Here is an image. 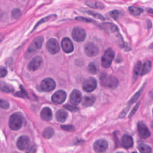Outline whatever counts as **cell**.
I'll return each mask as SVG.
<instances>
[{
	"label": "cell",
	"instance_id": "obj_22",
	"mask_svg": "<svg viewBox=\"0 0 153 153\" xmlns=\"http://www.w3.org/2000/svg\"><path fill=\"white\" fill-rule=\"evenodd\" d=\"M151 69V62L149 60H146L141 66L140 75H143L148 74Z\"/></svg>",
	"mask_w": 153,
	"mask_h": 153
},
{
	"label": "cell",
	"instance_id": "obj_37",
	"mask_svg": "<svg viewBox=\"0 0 153 153\" xmlns=\"http://www.w3.org/2000/svg\"><path fill=\"white\" fill-rule=\"evenodd\" d=\"M9 106H10V105L8 102H7L6 100H4L3 99L1 100V108L7 109L9 108Z\"/></svg>",
	"mask_w": 153,
	"mask_h": 153
},
{
	"label": "cell",
	"instance_id": "obj_47",
	"mask_svg": "<svg viewBox=\"0 0 153 153\" xmlns=\"http://www.w3.org/2000/svg\"><path fill=\"white\" fill-rule=\"evenodd\" d=\"M117 153H123V152H117Z\"/></svg>",
	"mask_w": 153,
	"mask_h": 153
},
{
	"label": "cell",
	"instance_id": "obj_4",
	"mask_svg": "<svg viewBox=\"0 0 153 153\" xmlns=\"http://www.w3.org/2000/svg\"><path fill=\"white\" fill-rule=\"evenodd\" d=\"M72 36L75 41L82 42L84 41L86 37V33L84 29L82 28L79 27H75L72 30Z\"/></svg>",
	"mask_w": 153,
	"mask_h": 153
},
{
	"label": "cell",
	"instance_id": "obj_48",
	"mask_svg": "<svg viewBox=\"0 0 153 153\" xmlns=\"http://www.w3.org/2000/svg\"><path fill=\"white\" fill-rule=\"evenodd\" d=\"M132 153H136V152H132Z\"/></svg>",
	"mask_w": 153,
	"mask_h": 153
},
{
	"label": "cell",
	"instance_id": "obj_12",
	"mask_svg": "<svg viewBox=\"0 0 153 153\" xmlns=\"http://www.w3.org/2000/svg\"><path fill=\"white\" fill-rule=\"evenodd\" d=\"M137 131L140 137L143 139L148 138L150 136L148 128L142 121H139L137 123Z\"/></svg>",
	"mask_w": 153,
	"mask_h": 153
},
{
	"label": "cell",
	"instance_id": "obj_14",
	"mask_svg": "<svg viewBox=\"0 0 153 153\" xmlns=\"http://www.w3.org/2000/svg\"><path fill=\"white\" fill-rule=\"evenodd\" d=\"M81 100L82 95L81 92L78 90H74L70 94V103L73 105H77L81 102Z\"/></svg>",
	"mask_w": 153,
	"mask_h": 153
},
{
	"label": "cell",
	"instance_id": "obj_2",
	"mask_svg": "<svg viewBox=\"0 0 153 153\" xmlns=\"http://www.w3.org/2000/svg\"><path fill=\"white\" fill-rule=\"evenodd\" d=\"M114 51L111 48H108L102 57V66L105 68H109L114 57Z\"/></svg>",
	"mask_w": 153,
	"mask_h": 153
},
{
	"label": "cell",
	"instance_id": "obj_46",
	"mask_svg": "<svg viewBox=\"0 0 153 153\" xmlns=\"http://www.w3.org/2000/svg\"><path fill=\"white\" fill-rule=\"evenodd\" d=\"M151 128L153 129V121L152 122V123H151Z\"/></svg>",
	"mask_w": 153,
	"mask_h": 153
},
{
	"label": "cell",
	"instance_id": "obj_42",
	"mask_svg": "<svg viewBox=\"0 0 153 153\" xmlns=\"http://www.w3.org/2000/svg\"><path fill=\"white\" fill-rule=\"evenodd\" d=\"M35 152H36V148L35 146H32L29 149V150L27 151L26 153H35Z\"/></svg>",
	"mask_w": 153,
	"mask_h": 153
},
{
	"label": "cell",
	"instance_id": "obj_3",
	"mask_svg": "<svg viewBox=\"0 0 153 153\" xmlns=\"http://www.w3.org/2000/svg\"><path fill=\"white\" fill-rule=\"evenodd\" d=\"M22 126V118L19 113H15L11 115L9 120V126L12 130H17Z\"/></svg>",
	"mask_w": 153,
	"mask_h": 153
},
{
	"label": "cell",
	"instance_id": "obj_9",
	"mask_svg": "<svg viewBox=\"0 0 153 153\" xmlns=\"http://www.w3.org/2000/svg\"><path fill=\"white\" fill-rule=\"evenodd\" d=\"M108 148V144L106 140L104 139H99L93 144V149L97 153L105 152Z\"/></svg>",
	"mask_w": 153,
	"mask_h": 153
},
{
	"label": "cell",
	"instance_id": "obj_40",
	"mask_svg": "<svg viewBox=\"0 0 153 153\" xmlns=\"http://www.w3.org/2000/svg\"><path fill=\"white\" fill-rule=\"evenodd\" d=\"M139 105H140V102H139L136 104V105L134 107V108L132 109V111H131V113H130V115H129V117H131L136 112V111H137V108H138Z\"/></svg>",
	"mask_w": 153,
	"mask_h": 153
},
{
	"label": "cell",
	"instance_id": "obj_29",
	"mask_svg": "<svg viewBox=\"0 0 153 153\" xmlns=\"http://www.w3.org/2000/svg\"><path fill=\"white\" fill-rule=\"evenodd\" d=\"M1 90L2 92H6V93H10L13 91V87L9 84H7L6 83L2 82L1 84Z\"/></svg>",
	"mask_w": 153,
	"mask_h": 153
},
{
	"label": "cell",
	"instance_id": "obj_43",
	"mask_svg": "<svg viewBox=\"0 0 153 153\" xmlns=\"http://www.w3.org/2000/svg\"><path fill=\"white\" fill-rule=\"evenodd\" d=\"M150 96H151V98L153 99V90L151 91H150Z\"/></svg>",
	"mask_w": 153,
	"mask_h": 153
},
{
	"label": "cell",
	"instance_id": "obj_21",
	"mask_svg": "<svg viewBox=\"0 0 153 153\" xmlns=\"http://www.w3.org/2000/svg\"><path fill=\"white\" fill-rule=\"evenodd\" d=\"M56 120L60 122V123H63L66 121L68 117V113L62 109L59 110L56 114Z\"/></svg>",
	"mask_w": 153,
	"mask_h": 153
},
{
	"label": "cell",
	"instance_id": "obj_30",
	"mask_svg": "<svg viewBox=\"0 0 153 153\" xmlns=\"http://www.w3.org/2000/svg\"><path fill=\"white\" fill-rule=\"evenodd\" d=\"M142 89H143V88H141L140 90H139L137 93H136L132 96V97L130 99V100L128 101V106H127V108H130V106L131 105H132V104L139 98V96L140 95V93H141V92H142Z\"/></svg>",
	"mask_w": 153,
	"mask_h": 153
},
{
	"label": "cell",
	"instance_id": "obj_39",
	"mask_svg": "<svg viewBox=\"0 0 153 153\" xmlns=\"http://www.w3.org/2000/svg\"><path fill=\"white\" fill-rule=\"evenodd\" d=\"M7 73V71L6 69V68H5L4 67L1 66V71H0V75H1V78H3L4 77Z\"/></svg>",
	"mask_w": 153,
	"mask_h": 153
},
{
	"label": "cell",
	"instance_id": "obj_13",
	"mask_svg": "<svg viewBox=\"0 0 153 153\" xmlns=\"http://www.w3.org/2000/svg\"><path fill=\"white\" fill-rule=\"evenodd\" d=\"M42 63V59L40 56H35L28 63L27 69L30 71H35L39 68Z\"/></svg>",
	"mask_w": 153,
	"mask_h": 153
},
{
	"label": "cell",
	"instance_id": "obj_8",
	"mask_svg": "<svg viewBox=\"0 0 153 153\" xmlns=\"http://www.w3.org/2000/svg\"><path fill=\"white\" fill-rule=\"evenodd\" d=\"M44 41V39L42 36H36L34 38V39L32 41L30 44L29 45L28 49H27V52L28 53H33L39 48L42 47V43Z\"/></svg>",
	"mask_w": 153,
	"mask_h": 153
},
{
	"label": "cell",
	"instance_id": "obj_6",
	"mask_svg": "<svg viewBox=\"0 0 153 153\" xmlns=\"http://www.w3.org/2000/svg\"><path fill=\"white\" fill-rule=\"evenodd\" d=\"M97 87V81L93 77L86 79L82 84V88L86 92L93 91Z\"/></svg>",
	"mask_w": 153,
	"mask_h": 153
},
{
	"label": "cell",
	"instance_id": "obj_28",
	"mask_svg": "<svg viewBox=\"0 0 153 153\" xmlns=\"http://www.w3.org/2000/svg\"><path fill=\"white\" fill-rule=\"evenodd\" d=\"M138 149L140 153H151V148L148 145L141 143L138 146Z\"/></svg>",
	"mask_w": 153,
	"mask_h": 153
},
{
	"label": "cell",
	"instance_id": "obj_33",
	"mask_svg": "<svg viewBox=\"0 0 153 153\" xmlns=\"http://www.w3.org/2000/svg\"><path fill=\"white\" fill-rule=\"evenodd\" d=\"M89 15L96 18V19H100V20H105V17L100 14L99 13H95V12H93V11H86Z\"/></svg>",
	"mask_w": 153,
	"mask_h": 153
},
{
	"label": "cell",
	"instance_id": "obj_25",
	"mask_svg": "<svg viewBox=\"0 0 153 153\" xmlns=\"http://www.w3.org/2000/svg\"><path fill=\"white\" fill-rule=\"evenodd\" d=\"M141 66L142 64L140 61L137 62L136 64L135 65L134 69H133V79L134 81L137 79L139 74H140V69H141Z\"/></svg>",
	"mask_w": 153,
	"mask_h": 153
},
{
	"label": "cell",
	"instance_id": "obj_10",
	"mask_svg": "<svg viewBox=\"0 0 153 153\" xmlns=\"http://www.w3.org/2000/svg\"><path fill=\"white\" fill-rule=\"evenodd\" d=\"M56 87V83L51 78H45L42 81L40 87L41 90L45 92H49L54 89Z\"/></svg>",
	"mask_w": 153,
	"mask_h": 153
},
{
	"label": "cell",
	"instance_id": "obj_27",
	"mask_svg": "<svg viewBox=\"0 0 153 153\" xmlns=\"http://www.w3.org/2000/svg\"><path fill=\"white\" fill-rule=\"evenodd\" d=\"M128 11L129 12L134 16H138L140 15L143 11V9L137 7H135V6H131L128 8Z\"/></svg>",
	"mask_w": 153,
	"mask_h": 153
},
{
	"label": "cell",
	"instance_id": "obj_45",
	"mask_svg": "<svg viewBox=\"0 0 153 153\" xmlns=\"http://www.w3.org/2000/svg\"><path fill=\"white\" fill-rule=\"evenodd\" d=\"M149 48L153 50V43H152V44L149 45Z\"/></svg>",
	"mask_w": 153,
	"mask_h": 153
},
{
	"label": "cell",
	"instance_id": "obj_23",
	"mask_svg": "<svg viewBox=\"0 0 153 153\" xmlns=\"http://www.w3.org/2000/svg\"><path fill=\"white\" fill-rule=\"evenodd\" d=\"M95 97L92 95L85 96L82 101V104L84 106H92L95 102Z\"/></svg>",
	"mask_w": 153,
	"mask_h": 153
},
{
	"label": "cell",
	"instance_id": "obj_35",
	"mask_svg": "<svg viewBox=\"0 0 153 153\" xmlns=\"http://www.w3.org/2000/svg\"><path fill=\"white\" fill-rule=\"evenodd\" d=\"M109 14H109L110 16L112 18H113L114 20H117L120 14V11L117 10H114L111 11Z\"/></svg>",
	"mask_w": 153,
	"mask_h": 153
},
{
	"label": "cell",
	"instance_id": "obj_1",
	"mask_svg": "<svg viewBox=\"0 0 153 153\" xmlns=\"http://www.w3.org/2000/svg\"><path fill=\"white\" fill-rule=\"evenodd\" d=\"M100 82L103 87L109 88H115L118 85V81L115 77L106 74L101 75L100 76Z\"/></svg>",
	"mask_w": 153,
	"mask_h": 153
},
{
	"label": "cell",
	"instance_id": "obj_19",
	"mask_svg": "<svg viewBox=\"0 0 153 153\" xmlns=\"http://www.w3.org/2000/svg\"><path fill=\"white\" fill-rule=\"evenodd\" d=\"M56 17H57V16H56V14H51V15H49V16H46V17H45L41 19L38 22L36 23V24L35 25V26L33 28L32 32L33 31V30H35L36 29V28L38 26H39L40 25H41V24H42V23H45V22H47L54 20H55V19H56Z\"/></svg>",
	"mask_w": 153,
	"mask_h": 153
},
{
	"label": "cell",
	"instance_id": "obj_49",
	"mask_svg": "<svg viewBox=\"0 0 153 153\" xmlns=\"http://www.w3.org/2000/svg\"><path fill=\"white\" fill-rule=\"evenodd\" d=\"M152 114H153V109H152Z\"/></svg>",
	"mask_w": 153,
	"mask_h": 153
},
{
	"label": "cell",
	"instance_id": "obj_15",
	"mask_svg": "<svg viewBox=\"0 0 153 153\" xmlns=\"http://www.w3.org/2000/svg\"><path fill=\"white\" fill-rule=\"evenodd\" d=\"M63 50L66 53H70L74 50V45L69 38H64L61 42Z\"/></svg>",
	"mask_w": 153,
	"mask_h": 153
},
{
	"label": "cell",
	"instance_id": "obj_7",
	"mask_svg": "<svg viewBox=\"0 0 153 153\" xmlns=\"http://www.w3.org/2000/svg\"><path fill=\"white\" fill-rule=\"evenodd\" d=\"M84 50L85 54L89 57L96 56L98 54L99 51L98 47L93 42H88L84 46Z\"/></svg>",
	"mask_w": 153,
	"mask_h": 153
},
{
	"label": "cell",
	"instance_id": "obj_18",
	"mask_svg": "<svg viewBox=\"0 0 153 153\" xmlns=\"http://www.w3.org/2000/svg\"><path fill=\"white\" fill-rule=\"evenodd\" d=\"M41 118L45 121H50L53 117L52 112L50 108L45 107L44 108L41 112Z\"/></svg>",
	"mask_w": 153,
	"mask_h": 153
},
{
	"label": "cell",
	"instance_id": "obj_24",
	"mask_svg": "<svg viewBox=\"0 0 153 153\" xmlns=\"http://www.w3.org/2000/svg\"><path fill=\"white\" fill-rule=\"evenodd\" d=\"M85 4L87 6L93 8H99L102 9L103 8V5L98 1L93 0H87L85 1Z\"/></svg>",
	"mask_w": 153,
	"mask_h": 153
},
{
	"label": "cell",
	"instance_id": "obj_26",
	"mask_svg": "<svg viewBox=\"0 0 153 153\" xmlns=\"http://www.w3.org/2000/svg\"><path fill=\"white\" fill-rule=\"evenodd\" d=\"M54 130L53 128L48 127L44 129V130L42 132V136L45 139H50L51 138L53 135L54 134Z\"/></svg>",
	"mask_w": 153,
	"mask_h": 153
},
{
	"label": "cell",
	"instance_id": "obj_41",
	"mask_svg": "<svg viewBox=\"0 0 153 153\" xmlns=\"http://www.w3.org/2000/svg\"><path fill=\"white\" fill-rule=\"evenodd\" d=\"M65 108H66V109H69V110H70V111H76L78 110L77 108H75V107H74V106L68 105H65Z\"/></svg>",
	"mask_w": 153,
	"mask_h": 153
},
{
	"label": "cell",
	"instance_id": "obj_31",
	"mask_svg": "<svg viewBox=\"0 0 153 153\" xmlns=\"http://www.w3.org/2000/svg\"><path fill=\"white\" fill-rule=\"evenodd\" d=\"M22 16V11L19 8H14L11 11V17L13 19H18Z\"/></svg>",
	"mask_w": 153,
	"mask_h": 153
},
{
	"label": "cell",
	"instance_id": "obj_38",
	"mask_svg": "<svg viewBox=\"0 0 153 153\" xmlns=\"http://www.w3.org/2000/svg\"><path fill=\"white\" fill-rule=\"evenodd\" d=\"M75 19L77 20H79V21H82V22H94H94L93 20L90 19L83 17H77Z\"/></svg>",
	"mask_w": 153,
	"mask_h": 153
},
{
	"label": "cell",
	"instance_id": "obj_36",
	"mask_svg": "<svg viewBox=\"0 0 153 153\" xmlns=\"http://www.w3.org/2000/svg\"><path fill=\"white\" fill-rule=\"evenodd\" d=\"M61 128L67 131H73L75 130V127L72 125H63L61 126Z\"/></svg>",
	"mask_w": 153,
	"mask_h": 153
},
{
	"label": "cell",
	"instance_id": "obj_5",
	"mask_svg": "<svg viewBox=\"0 0 153 153\" xmlns=\"http://www.w3.org/2000/svg\"><path fill=\"white\" fill-rule=\"evenodd\" d=\"M46 48L48 51L51 54L57 53L60 50V46L58 41L54 38H50L46 44Z\"/></svg>",
	"mask_w": 153,
	"mask_h": 153
},
{
	"label": "cell",
	"instance_id": "obj_20",
	"mask_svg": "<svg viewBox=\"0 0 153 153\" xmlns=\"http://www.w3.org/2000/svg\"><path fill=\"white\" fill-rule=\"evenodd\" d=\"M100 27H101L102 29H104L105 30H109V31L113 33L118 32V28L116 25L112 23H102V25H100Z\"/></svg>",
	"mask_w": 153,
	"mask_h": 153
},
{
	"label": "cell",
	"instance_id": "obj_11",
	"mask_svg": "<svg viewBox=\"0 0 153 153\" xmlns=\"http://www.w3.org/2000/svg\"><path fill=\"white\" fill-rule=\"evenodd\" d=\"M30 143V141L29 138L27 136H22L17 139L16 145L19 149L23 151L29 148Z\"/></svg>",
	"mask_w": 153,
	"mask_h": 153
},
{
	"label": "cell",
	"instance_id": "obj_34",
	"mask_svg": "<svg viewBox=\"0 0 153 153\" xmlns=\"http://www.w3.org/2000/svg\"><path fill=\"white\" fill-rule=\"evenodd\" d=\"M88 71L89 72L91 73V74H96L97 72V69L96 68V66L95 65V64L93 62L90 63L88 66Z\"/></svg>",
	"mask_w": 153,
	"mask_h": 153
},
{
	"label": "cell",
	"instance_id": "obj_17",
	"mask_svg": "<svg viewBox=\"0 0 153 153\" xmlns=\"http://www.w3.org/2000/svg\"><path fill=\"white\" fill-rule=\"evenodd\" d=\"M121 144L126 148H130L133 145L132 137L128 134H124L121 138Z\"/></svg>",
	"mask_w": 153,
	"mask_h": 153
},
{
	"label": "cell",
	"instance_id": "obj_32",
	"mask_svg": "<svg viewBox=\"0 0 153 153\" xmlns=\"http://www.w3.org/2000/svg\"><path fill=\"white\" fill-rule=\"evenodd\" d=\"M14 95L16 96H18V97H21L23 98L25 97H29V96L27 93V92L25 91V88L23 87H22V86H21V90L20 91H18L17 93H16L14 94Z\"/></svg>",
	"mask_w": 153,
	"mask_h": 153
},
{
	"label": "cell",
	"instance_id": "obj_44",
	"mask_svg": "<svg viewBox=\"0 0 153 153\" xmlns=\"http://www.w3.org/2000/svg\"><path fill=\"white\" fill-rule=\"evenodd\" d=\"M148 11L149 12V13H152V14H153V10H152V9H148Z\"/></svg>",
	"mask_w": 153,
	"mask_h": 153
},
{
	"label": "cell",
	"instance_id": "obj_16",
	"mask_svg": "<svg viewBox=\"0 0 153 153\" xmlns=\"http://www.w3.org/2000/svg\"><path fill=\"white\" fill-rule=\"evenodd\" d=\"M66 98V93L63 90H59L52 96V101L57 103H63Z\"/></svg>",
	"mask_w": 153,
	"mask_h": 153
}]
</instances>
